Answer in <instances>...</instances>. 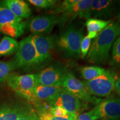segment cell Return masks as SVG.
Segmentation results:
<instances>
[{
	"instance_id": "obj_18",
	"label": "cell",
	"mask_w": 120,
	"mask_h": 120,
	"mask_svg": "<svg viewBox=\"0 0 120 120\" xmlns=\"http://www.w3.org/2000/svg\"><path fill=\"white\" fill-rule=\"evenodd\" d=\"M25 107L16 105L0 106V120H17L25 110Z\"/></svg>"
},
{
	"instance_id": "obj_6",
	"label": "cell",
	"mask_w": 120,
	"mask_h": 120,
	"mask_svg": "<svg viewBox=\"0 0 120 120\" xmlns=\"http://www.w3.org/2000/svg\"><path fill=\"white\" fill-rule=\"evenodd\" d=\"M116 77L113 72L106 70L104 73L83 83L91 95L97 97H106L111 94L115 88Z\"/></svg>"
},
{
	"instance_id": "obj_30",
	"label": "cell",
	"mask_w": 120,
	"mask_h": 120,
	"mask_svg": "<svg viewBox=\"0 0 120 120\" xmlns=\"http://www.w3.org/2000/svg\"><path fill=\"white\" fill-rule=\"evenodd\" d=\"M114 89H115L116 92L120 96V77L115 82V88Z\"/></svg>"
},
{
	"instance_id": "obj_17",
	"label": "cell",
	"mask_w": 120,
	"mask_h": 120,
	"mask_svg": "<svg viewBox=\"0 0 120 120\" xmlns=\"http://www.w3.org/2000/svg\"><path fill=\"white\" fill-rule=\"evenodd\" d=\"M111 21L102 19H88L86 22V26L87 29V36L90 39L96 38L97 36L105 29Z\"/></svg>"
},
{
	"instance_id": "obj_15",
	"label": "cell",
	"mask_w": 120,
	"mask_h": 120,
	"mask_svg": "<svg viewBox=\"0 0 120 120\" xmlns=\"http://www.w3.org/2000/svg\"><path fill=\"white\" fill-rule=\"evenodd\" d=\"M64 90L61 87L43 86L36 83L34 94L39 100L51 106L58 94Z\"/></svg>"
},
{
	"instance_id": "obj_2",
	"label": "cell",
	"mask_w": 120,
	"mask_h": 120,
	"mask_svg": "<svg viewBox=\"0 0 120 120\" xmlns=\"http://www.w3.org/2000/svg\"><path fill=\"white\" fill-rule=\"evenodd\" d=\"M83 37L81 30L71 26L58 38L57 47L65 57L78 58L81 56V43Z\"/></svg>"
},
{
	"instance_id": "obj_7",
	"label": "cell",
	"mask_w": 120,
	"mask_h": 120,
	"mask_svg": "<svg viewBox=\"0 0 120 120\" xmlns=\"http://www.w3.org/2000/svg\"><path fill=\"white\" fill-rule=\"evenodd\" d=\"M68 73L65 66L60 62L55 63L34 75L36 83L43 86L61 87L63 81Z\"/></svg>"
},
{
	"instance_id": "obj_28",
	"label": "cell",
	"mask_w": 120,
	"mask_h": 120,
	"mask_svg": "<svg viewBox=\"0 0 120 120\" xmlns=\"http://www.w3.org/2000/svg\"><path fill=\"white\" fill-rule=\"evenodd\" d=\"M52 113L54 117H61L67 115L68 112L65 109L61 107H53Z\"/></svg>"
},
{
	"instance_id": "obj_31",
	"label": "cell",
	"mask_w": 120,
	"mask_h": 120,
	"mask_svg": "<svg viewBox=\"0 0 120 120\" xmlns=\"http://www.w3.org/2000/svg\"><path fill=\"white\" fill-rule=\"evenodd\" d=\"M120 25V15H119V16H118V21L117 22Z\"/></svg>"
},
{
	"instance_id": "obj_9",
	"label": "cell",
	"mask_w": 120,
	"mask_h": 120,
	"mask_svg": "<svg viewBox=\"0 0 120 120\" xmlns=\"http://www.w3.org/2000/svg\"><path fill=\"white\" fill-rule=\"evenodd\" d=\"M61 87L77 97L79 100L86 102L98 105L102 101L101 98L91 95L88 92L83 82L77 79L72 73L68 72L66 75L61 85Z\"/></svg>"
},
{
	"instance_id": "obj_8",
	"label": "cell",
	"mask_w": 120,
	"mask_h": 120,
	"mask_svg": "<svg viewBox=\"0 0 120 120\" xmlns=\"http://www.w3.org/2000/svg\"><path fill=\"white\" fill-rule=\"evenodd\" d=\"M57 41L55 34L32 36V42L37 53V67L44 66L51 61V52L57 46Z\"/></svg>"
},
{
	"instance_id": "obj_5",
	"label": "cell",
	"mask_w": 120,
	"mask_h": 120,
	"mask_svg": "<svg viewBox=\"0 0 120 120\" xmlns=\"http://www.w3.org/2000/svg\"><path fill=\"white\" fill-rule=\"evenodd\" d=\"M15 69H29L37 67V56L32 42V36L26 37L19 43L14 59L12 60Z\"/></svg>"
},
{
	"instance_id": "obj_4",
	"label": "cell",
	"mask_w": 120,
	"mask_h": 120,
	"mask_svg": "<svg viewBox=\"0 0 120 120\" xmlns=\"http://www.w3.org/2000/svg\"><path fill=\"white\" fill-rule=\"evenodd\" d=\"M26 27L23 19L13 14L0 2V32L8 37L17 38L22 35Z\"/></svg>"
},
{
	"instance_id": "obj_1",
	"label": "cell",
	"mask_w": 120,
	"mask_h": 120,
	"mask_svg": "<svg viewBox=\"0 0 120 120\" xmlns=\"http://www.w3.org/2000/svg\"><path fill=\"white\" fill-rule=\"evenodd\" d=\"M119 35L120 25L118 22H111L93 41L87 56L88 62L97 64L106 62L112 44Z\"/></svg>"
},
{
	"instance_id": "obj_13",
	"label": "cell",
	"mask_w": 120,
	"mask_h": 120,
	"mask_svg": "<svg viewBox=\"0 0 120 120\" xmlns=\"http://www.w3.org/2000/svg\"><path fill=\"white\" fill-rule=\"evenodd\" d=\"M52 107H61L68 113H75L80 109L81 102L77 97L63 90L51 105Z\"/></svg>"
},
{
	"instance_id": "obj_25",
	"label": "cell",
	"mask_w": 120,
	"mask_h": 120,
	"mask_svg": "<svg viewBox=\"0 0 120 120\" xmlns=\"http://www.w3.org/2000/svg\"><path fill=\"white\" fill-rule=\"evenodd\" d=\"M17 120H40L36 112L29 108H25V110Z\"/></svg>"
},
{
	"instance_id": "obj_23",
	"label": "cell",
	"mask_w": 120,
	"mask_h": 120,
	"mask_svg": "<svg viewBox=\"0 0 120 120\" xmlns=\"http://www.w3.org/2000/svg\"><path fill=\"white\" fill-rule=\"evenodd\" d=\"M30 4L39 8H53L57 4V1L55 0H29Z\"/></svg>"
},
{
	"instance_id": "obj_22",
	"label": "cell",
	"mask_w": 120,
	"mask_h": 120,
	"mask_svg": "<svg viewBox=\"0 0 120 120\" xmlns=\"http://www.w3.org/2000/svg\"><path fill=\"white\" fill-rule=\"evenodd\" d=\"M109 64L120 66V36L114 42Z\"/></svg>"
},
{
	"instance_id": "obj_27",
	"label": "cell",
	"mask_w": 120,
	"mask_h": 120,
	"mask_svg": "<svg viewBox=\"0 0 120 120\" xmlns=\"http://www.w3.org/2000/svg\"><path fill=\"white\" fill-rule=\"evenodd\" d=\"M98 119L94 109L79 115L77 117V120H97Z\"/></svg>"
},
{
	"instance_id": "obj_12",
	"label": "cell",
	"mask_w": 120,
	"mask_h": 120,
	"mask_svg": "<svg viewBox=\"0 0 120 120\" xmlns=\"http://www.w3.org/2000/svg\"><path fill=\"white\" fill-rule=\"evenodd\" d=\"M93 109L98 118L118 120L120 119V98L110 97L105 99Z\"/></svg>"
},
{
	"instance_id": "obj_21",
	"label": "cell",
	"mask_w": 120,
	"mask_h": 120,
	"mask_svg": "<svg viewBox=\"0 0 120 120\" xmlns=\"http://www.w3.org/2000/svg\"><path fill=\"white\" fill-rule=\"evenodd\" d=\"M16 70L12 61L10 62L0 61V83L6 81L11 72Z\"/></svg>"
},
{
	"instance_id": "obj_14",
	"label": "cell",
	"mask_w": 120,
	"mask_h": 120,
	"mask_svg": "<svg viewBox=\"0 0 120 120\" xmlns=\"http://www.w3.org/2000/svg\"><path fill=\"white\" fill-rule=\"evenodd\" d=\"M113 11V2L111 0H94L90 7V15L94 19H108Z\"/></svg>"
},
{
	"instance_id": "obj_16",
	"label": "cell",
	"mask_w": 120,
	"mask_h": 120,
	"mask_svg": "<svg viewBox=\"0 0 120 120\" xmlns=\"http://www.w3.org/2000/svg\"><path fill=\"white\" fill-rule=\"evenodd\" d=\"M1 2L16 16L27 19L31 15V10L27 3L22 0H5Z\"/></svg>"
},
{
	"instance_id": "obj_3",
	"label": "cell",
	"mask_w": 120,
	"mask_h": 120,
	"mask_svg": "<svg viewBox=\"0 0 120 120\" xmlns=\"http://www.w3.org/2000/svg\"><path fill=\"white\" fill-rule=\"evenodd\" d=\"M6 82L8 86L19 96L25 98L34 105L38 102L39 99L34 91L36 85L34 75L19 76L11 73Z\"/></svg>"
},
{
	"instance_id": "obj_20",
	"label": "cell",
	"mask_w": 120,
	"mask_h": 120,
	"mask_svg": "<svg viewBox=\"0 0 120 120\" xmlns=\"http://www.w3.org/2000/svg\"><path fill=\"white\" fill-rule=\"evenodd\" d=\"M106 70L102 67L92 66H85L80 68V73L82 77L86 81H90L101 76Z\"/></svg>"
},
{
	"instance_id": "obj_26",
	"label": "cell",
	"mask_w": 120,
	"mask_h": 120,
	"mask_svg": "<svg viewBox=\"0 0 120 120\" xmlns=\"http://www.w3.org/2000/svg\"><path fill=\"white\" fill-rule=\"evenodd\" d=\"M91 39H90L87 36L84 37L82 39L80 46L81 56L82 58L85 57L89 52L91 47Z\"/></svg>"
},
{
	"instance_id": "obj_24",
	"label": "cell",
	"mask_w": 120,
	"mask_h": 120,
	"mask_svg": "<svg viewBox=\"0 0 120 120\" xmlns=\"http://www.w3.org/2000/svg\"><path fill=\"white\" fill-rule=\"evenodd\" d=\"M79 0H66V1H64L62 4L55 8L53 12L55 15L58 14V13L62 14L64 11H66L67 9L74 5Z\"/></svg>"
},
{
	"instance_id": "obj_10",
	"label": "cell",
	"mask_w": 120,
	"mask_h": 120,
	"mask_svg": "<svg viewBox=\"0 0 120 120\" xmlns=\"http://www.w3.org/2000/svg\"><path fill=\"white\" fill-rule=\"evenodd\" d=\"M91 0H79L74 5L67 9L58 18V25L64 27L67 23H70L77 18L85 19L87 20L90 19V7Z\"/></svg>"
},
{
	"instance_id": "obj_32",
	"label": "cell",
	"mask_w": 120,
	"mask_h": 120,
	"mask_svg": "<svg viewBox=\"0 0 120 120\" xmlns=\"http://www.w3.org/2000/svg\"><path fill=\"white\" fill-rule=\"evenodd\" d=\"M104 120V119H102V120Z\"/></svg>"
},
{
	"instance_id": "obj_11",
	"label": "cell",
	"mask_w": 120,
	"mask_h": 120,
	"mask_svg": "<svg viewBox=\"0 0 120 120\" xmlns=\"http://www.w3.org/2000/svg\"><path fill=\"white\" fill-rule=\"evenodd\" d=\"M58 17L55 14L39 15L33 17L27 23V27L34 35H44L50 33L58 23Z\"/></svg>"
},
{
	"instance_id": "obj_19",
	"label": "cell",
	"mask_w": 120,
	"mask_h": 120,
	"mask_svg": "<svg viewBox=\"0 0 120 120\" xmlns=\"http://www.w3.org/2000/svg\"><path fill=\"white\" fill-rule=\"evenodd\" d=\"M19 44L14 38L4 36L0 41V57L16 53Z\"/></svg>"
},
{
	"instance_id": "obj_29",
	"label": "cell",
	"mask_w": 120,
	"mask_h": 120,
	"mask_svg": "<svg viewBox=\"0 0 120 120\" xmlns=\"http://www.w3.org/2000/svg\"><path fill=\"white\" fill-rule=\"evenodd\" d=\"M77 113H68L64 116L61 117H53L52 120H77Z\"/></svg>"
}]
</instances>
